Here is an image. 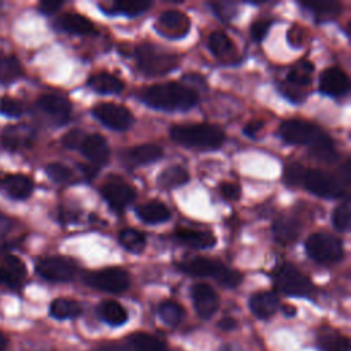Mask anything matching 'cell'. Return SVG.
<instances>
[{
    "label": "cell",
    "instance_id": "6da1fadb",
    "mask_svg": "<svg viewBox=\"0 0 351 351\" xmlns=\"http://www.w3.org/2000/svg\"><path fill=\"white\" fill-rule=\"evenodd\" d=\"M140 100L155 110L186 111L197 103V95L186 85L163 82L145 88L140 95Z\"/></svg>",
    "mask_w": 351,
    "mask_h": 351
},
{
    "label": "cell",
    "instance_id": "7a4b0ae2",
    "mask_svg": "<svg viewBox=\"0 0 351 351\" xmlns=\"http://www.w3.org/2000/svg\"><path fill=\"white\" fill-rule=\"evenodd\" d=\"M170 136L177 144L203 149L219 148L225 141L223 132L208 123L174 125L170 128Z\"/></svg>",
    "mask_w": 351,
    "mask_h": 351
},
{
    "label": "cell",
    "instance_id": "3957f363",
    "mask_svg": "<svg viewBox=\"0 0 351 351\" xmlns=\"http://www.w3.org/2000/svg\"><path fill=\"white\" fill-rule=\"evenodd\" d=\"M178 267L180 270H182L189 276L211 277L226 288H236L243 280V276L240 271L226 267L219 261L204 258V256H196V258L184 261L178 263Z\"/></svg>",
    "mask_w": 351,
    "mask_h": 351
},
{
    "label": "cell",
    "instance_id": "277c9868",
    "mask_svg": "<svg viewBox=\"0 0 351 351\" xmlns=\"http://www.w3.org/2000/svg\"><path fill=\"white\" fill-rule=\"evenodd\" d=\"M134 56L137 66L145 75L158 77L167 74L178 67V56L152 44H140Z\"/></svg>",
    "mask_w": 351,
    "mask_h": 351
},
{
    "label": "cell",
    "instance_id": "5b68a950",
    "mask_svg": "<svg viewBox=\"0 0 351 351\" xmlns=\"http://www.w3.org/2000/svg\"><path fill=\"white\" fill-rule=\"evenodd\" d=\"M273 282L277 291L288 296L313 298L315 293V287L311 280L291 263H284L276 270Z\"/></svg>",
    "mask_w": 351,
    "mask_h": 351
},
{
    "label": "cell",
    "instance_id": "8992f818",
    "mask_svg": "<svg viewBox=\"0 0 351 351\" xmlns=\"http://www.w3.org/2000/svg\"><path fill=\"white\" fill-rule=\"evenodd\" d=\"M304 247L307 255L313 261L324 265L336 263L344 256L341 240L333 234L324 232L310 234L304 243Z\"/></svg>",
    "mask_w": 351,
    "mask_h": 351
},
{
    "label": "cell",
    "instance_id": "52a82bcc",
    "mask_svg": "<svg viewBox=\"0 0 351 351\" xmlns=\"http://www.w3.org/2000/svg\"><path fill=\"white\" fill-rule=\"evenodd\" d=\"M82 281L90 288L110 293H121L126 291L130 284L128 271L121 267H106L88 271L82 276Z\"/></svg>",
    "mask_w": 351,
    "mask_h": 351
},
{
    "label": "cell",
    "instance_id": "ba28073f",
    "mask_svg": "<svg viewBox=\"0 0 351 351\" xmlns=\"http://www.w3.org/2000/svg\"><path fill=\"white\" fill-rule=\"evenodd\" d=\"M303 184L308 192L324 199H336L346 193V185L341 180L318 169H307Z\"/></svg>",
    "mask_w": 351,
    "mask_h": 351
},
{
    "label": "cell",
    "instance_id": "9c48e42d",
    "mask_svg": "<svg viewBox=\"0 0 351 351\" xmlns=\"http://www.w3.org/2000/svg\"><path fill=\"white\" fill-rule=\"evenodd\" d=\"M36 271L52 282H66L74 278L77 265L66 256H47L36 263Z\"/></svg>",
    "mask_w": 351,
    "mask_h": 351
},
{
    "label": "cell",
    "instance_id": "30bf717a",
    "mask_svg": "<svg viewBox=\"0 0 351 351\" xmlns=\"http://www.w3.org/2000/svg\"><path fill=\"white\" fill-rule=\"evenodd\" d=\"M278 133L285 143L310 147L324 132L314 123L300 119H289L280 125Z\"/></svg>",
    "mask_w": 351,
    "mask_h": 351
},
{
    "label": "cell",
    "instance_id": "8fae6325",
    "mask_svg": "<svg viewBox=\"0 0 351 351\" xmlns=\"http://www.w3.org/2000/svg\"><path fill=\"white\" fill-rule=\"evenodd\" d=\"M92 112L95 118L104 126L117 132H125L133 125V115L125 106L115 103H100L93 107Z\"/></svg>",
    "mask_w": 351,
    "mask_h": 351
},
{
    "label": "cell",
    "instance_id": "7c38bea8",
    "mask_svg": "<svg viewBox=\"0 0 351 351\" xmlns=\"http://www.w3.org/2000/svg\"><path fill=\"white\" fill-rule=\"evenodd\" d=\"M100 193L114 210H123L136 197L134 188L118 176H110L101 185Z\"/></svg>",
    "mask_w": 351,
    "mask_h": 351
},
{
    "label": "cell",
    "instance_id": "4fadbf2b",
    "mask_svg": "<svg viewBox=\"0 0 351 351\" xmlns=\"http://www.w3.org/2000/svg\"><path fill=\"white\" fill-rule=\"evenodd\" d=\"M26 280V266L21 258L10 252L0 254V282L12 291H19Z\"/></svg>",
    "mask_w": 351,
    "mask_h": 351
},
{
    "label": "cell",
    "instance_id": "5bb4252c",
    "mask_svg": "<svg viewBox=\"0 0 351 351\" xmlns=\"http://www.w3.org/2000/svg\"><path fill=\"white\" fill-rule=\"evenodd\" d=\"M191 293L195 311L202 319H208L217 313L219 302L215 291L210 285L203 282L195 284Z\"/></svg>",
    "mask_w": 351,
    "mask_h": 351
},
{
    "label": "cell",
    "instance_id": "9a60e30c",
    "mask_svg": "<svg viewBox=\"0 0 351 351\" xmlns=\"http://www.w3.org/2000/svg\"><path fill=\"white\" fill-rule=\"evenodd\" d=\"M191 27L189 18L177 10H169L163 12L159 19L156 29L160 32L162 36H167L170 38H180L188 34Z\"/></svg>",
    "mask_w": 351,
    "mask_h": 351
},
{
    "label": "cell",
    "instance_id": "2e32d148",
    "mask_svg": "<svg viewBox=\"0 0 351 351\" xmlns=\"http://www.w3.org/2000/svg\"><path fill=\"white\" fill-rule=\"evenodd\" d=\"M318 89L324 95L332 97H341L348 92L350 81L347 74L341 69L329 67L321 73Z\"/></svg>",
    "mask_w": 351,
    "mask_h": 351
},
{
    "label": "cell",
    "instance_id": "e0dca14e",
    "mask_svg": "<svg viewBox=\"0 0 351 351\" xmlns=\"http://www.w3.org/2000/svg\"><path fill=\"white\" fill-rule=\"evenodd\" d=\"M162 155H163V151L159 145L141 144V145L126 148L125 151H122L121 158L126 166L137 167V166H144L151 162H155L160 159Z\"/></svg>",
    "mask_w": 351,
    "mask_h": 351
},
{
    "label": "cell",
    "instance_id": "ac0fdd59",
    "mask_svg": "<svg viewBox=\"0 0 351 351\" xmlns=\"http://www.w3.org/2000/svg\"><path fill=\"white\" fill-rule=\"evenodd\" d=\"M37 107L49 115L52 119H55L58 123L67 122L70 112H71V104L70 101L59 95H43L37 100Z\"/></svg>",
    "mask_w": 351,
    "mask_h": 351
},
{
    "label": "cell",
    "instance_id": "d6986e66",
    "mask_svg": "<svg viewBox=\"0 0 351 351\" xmlns=\"http://www.w3.org/2000/svg\"><path fill=\"white\" fill-rule=\"evenodd\" d=\"M251 313L259 319H267L276 314L280 306V299L273 291H262L251 295L248 302Z\"/></svg>",
    "mask_w": 351,
    "mask_h": 351
},
{
    "label": "cell",
    "instance_id": "ffe728a7",
    "mask_svg": "<svg viewBox=\"0 0 351 351\" xmlns=\"http://www.w3.org/2000/svg\"><path fill=\"white\" fill-rule=\"evenodd\" d=\"M81 151L96 167L106 165L110 158V148H108L106 138L96 133L86 134V137L81 145Z\"/></svg>",
    "mask_w": 351,
    "mask_h": 351
},
{
    "label": "cell",
    "instance_id": "44dd1931",
    "mask_svg": "<svg viewBox=\"0 0 351 351\" xmlns=\"http://www.w3.org/2000/svg\"><path fill=\"white\" fill-rule=\"evenodd\" d=\"M174 236L181 244L195 250H206L213 247L217 243L215 236L208 230H195L188 228H180L174 232Z\"/></svg>",
    "mask_w": 351,
    "mask_h": 351
},
{
    "label": "cell",
    "instance_id": "7402d4cb",
    "mask_svg": "<svg viewBox=\"0 0 351 351\" xmlns=\"http://www.w3.org/2000/svg\"><path fill=\"white\" fill-rule=\"evenodd\" d=\"M123 351H170L165 341L145 332L129 335L123 344Z\"/></svg>",
    "mask_w": 351,
    "mask_h": 351
},
{
    "label": "cell",
    "instance_id": "603a6c76",
    "mask_svg": "<svg viewBox=\"0 0 351 351\" xmlns=\"http://www.w3.org/2000/svg\"><path fill=\"white\" fill-rule=\"evenodd\" d=\"M300 222L292 215H281L273 223V236L281 244L293 243L300 234Z\"/></svg>",
    "mask_w": 351,
    "mask_h": 351
},
{
    "label": "cell",
    "instance_id": "cb8c5ba5",
    "mask_svg": "<svg viewBox=\"0 0 351 351\" xmlns=\"http://www.w3.org/2000/svg\"><path fill=\"white\" fill-rule=\"evenodd\" d=\"M56 26L67 33H73V34H90L95 32V26L93 23L85 18L84 15L75 14V12H66L63 15H60L56 21Z\"/></svg>",
    "mask_w": 351,
    "mask_h": 351
},
{
    "label": "cell",
    "instance_id": "d4e9b609",
    "mask_svg": "<svg viewBox=\"0 0 351 351\" xmlns=\"http://www.w3.org/2000/svg\"><path fill=\"white\" fill-rule=\"evenodd\" d=\"M88 85L95 92H99L103 95H117V93H121L125 88L123 81H121L118 77L106 71H100L90 75L88 80Z\"/></svg>",
    "mask_w": 351,
    "mask_h": 351
},
{
    "label": "cell",
    "instance_id": "484cf974",
    "mask_svg": "<svg viewBox=\"0 0 351 351\" xmlns=\"http://www.w3.org/2000/svg\"><path fill=\"white\" fill-rule=\"evenodd\" d=\"M138 218L145 223H160L170 218V211L162 202L151 200L136 208Z\"/></svg>",
    "mask_w": 351,
    "mask_h": 351
},
{
    "label": "cell",
    "instance_id": "4316f807",
    "mask_svg": "<svg viewBox=\"0 0 351 351\" xmlns=\"http://www.w3.org/2000/svg\"><path fill=\"white\" fill-rule=\"evenodd\" d=\"M99 317L111 326H121L128 321L126 308L115 300H104L97 306Z\"/></svg>",
    "mask_w": 351,
    "mask_h": 351
},
{
    "label": "cell",
    "instance_id": "83f0119b",
    "mask_svg": "<svg viewBox=\"0 0 351 351\" xmlns=\"http://www.w3.org/2000/svg\"><path fill=\"white\" fill-rule=\"evenodd\" d=\"M4 185L14 199H26L33 192V180L26 174H11L4 180Z\"/></svg>",
    "mask_w": 351,
    "mask_h": 351
},
{
    "label": "cell",
    "instance_id": "f1b7e54d",
    "mask_svg": "<svg viewBox=\"0 0 351 351\" xmlns=\"http://www.w3.org/2000/svg\"><path fill=\"white\" fill-rule=\"evenodd\" d=\"M151 5H152L151 1L133 0V1H114V3H108L107 7L100 4V8L104 12H110V14H122V15H126V16H137V15L144 14Z\"/></svg>",
    "mask_w": 351,
    "mask_h": 351
},
{
    "label": "cell",
    "instance_id": "f546056e",
    "mask_svg": "<svg viewBox=\"0 0 351 351\" xmlns=\"http://www.w3.org/2000/svg\"><path fill=\"white\" fill-rule=\"evenodd\" d=\"M189 181V174L188 171L177 165L169 166L165 170H162L158 176V185L163 189H173V188H178L184 184H186Z\"/></svg>",
    "mask_w": 351,
    "mask_h": 351
},
{
    "label": "cell",
    "instance_id": "4dcf8cb0",
    "mask_svg": "<svg viewBox=\"0 0 351 351\" xmlns=\"http://www.w3.org/2000/svg\"><path fill=\"white\" fill-rule=\"evenodd\" d=\"M82 307L77 300L67 298H58L49 306V314L56 319H73L80 317Z\"/></svg>",
    "mask_w": 351,
    "mask_h": 351
},
{
    "label": "cell",
    "instance_id": "1f68e13d",
    "mask_svg": "<svg viewBox=\"0 0 351 351\" xmlns=\"http://www.w3.org/2000/svg\"><path fill=\"white\" fill-rule=\"evenodd\" d=\"M313 73H314V64L307 59H302V60H298L289 69L287 74V80L289 84L295 86H306L311 82Z\"/></svg>",
    "mask_w": 351,
    "mask_h": 351
},
{
    "label": "cell",
    "instance_id": "d6a6232c",
    "mask_svg": "<svg viewBox=\"0 0 351 351\" xmlns=\"http://www.w3.org/2000/svg\"><path fill=\"white\" fill-rule=\"evenodd\" d=\"M208 48L215 58H229L234 52L232 40L223 32H214L208 37Z\"/></svg>",
    "mask_w": 351,
    "mask_h": 351
},
{
    "label": "cell",
    "instance_id": "836d02e7",
    "mask_svg": "<svg viewBox=\"0 0 351 351\" xmlns=\"http://www.w3.org/2000/svg\"><path fill=\"white\" fill-rule=\"evenodd\" d=\"M119 244L132 254H140L145 248V236L137 229L126 228L119 232Z\"/></svg>",
    "mask_w": 351,
    "mask_h": 351
},
{
    "label": "cell",
    "instance_id": "e575fe53",
    "mask_svg": "<svg viewBox=\"0 0 351 351\" xmlns=\"http://www.w3.org/2000/svg\"><path fill=\"white\" fill-rule=\"evenodd\" d=\"M310 152L314 158L324 160V162H332L337 158V152L335 148V144L329 136L322 133L311 145Z\"/></svg>",
    "mask_w": 351,
    "mask_h": 351
},
{
    "label": "cell",
    "instance_id": "d590c367",
    "mask_svg": "<svg viewBox=\"0 0 351 351\" xmlns=\"http://www.w3.org/2000/svg\"><path fill=\"white\" fill-rule=\"evenodd\" d=\"M158 314L163 324L169 326H177L182 321L185 311L180 303L174 300H165L159 304Z\"/></svg>",
    "mask_w": 351,
    "mask_h": 351
},
{
    "label": "cell",
    "instance_id": "8d00e7d4",
    "mask_svg": "<svg viewBox=\"0 0 351 351\" xmlns=\"http://www.w3.org/2000/svg\"><path fill=\"white\" fill-rule=\"evenodd\" d=\"M317 344L321 351H350L351 344L348 337L339 333H322L317 337Z\"/></svg>",
    "mask_w": 351,
    "mask_h": 351
},
{
    "label": "cell",
    "instance_id": "74e56055",
    "mask_svg": "<svg viewBox=\"0 0 351 351\" xmlns=\"http://www.w3.org/2000/svg\"><path fill=\"white\" fill-rule=\"evenodd\" d=\"M30 134H32V132L29 129H23L21 126L8 128L3 133V144L10 149H16L19 147H25L32 141Z\"/></svg>",
    "mask_w": 351,
    "mask_h": 351
},
{
    "label": "cell",
    "instance_id": "f35d334b",
    "mask_svg": "<svg viewBox=\"0 0 351 351\" xmlns=\"http://www.w3.org/2000/svg\"><path fill=\"white\" fill-rule=\"evenodd\" d=\"M22 67L15 56L0 58V84H10L19 78Z\"/></svg>",
    "mask_w": 351,
    "mask_h": 351
},
{
    "label": "cell",
    "instance_id": "ab89813d",
    "mask_svg": "<svg viewBox=\"0 0 351 351\" xmlns=\"http://www.w3.org/2000/svg\"><path fill=\"white\" fill-rule=\"evenodd\" d=\"M300 5L321 18H332L340 12V4L337 1H313L300 3Z\"/></svg>",
    "mask_w": 351,
    "mask_h": 351
},
{
    "label": "cell",
    "instance_id": "60d3db41",
    "mask_svg": "<svg viewBox=\"0 0 351 351\" xmlns=\"http://www.w3.org/2000/svg\"><path fill=\"white\" fill-rule=\"evenodd\" d=\"M333 226L339 232H347L350 228V202L346 199L341 204H339L332 215Z\"/></svg>",
    "mask_w": 351,
    "mask_h": 351
},
{
    "label": "cell",
    "instance_id": "b9f144b4",
    "mask_svg": "<svg viewBox=\"0 0 351 351\" xmlns=\"http://www.w3.org/2000/svg\"><path fill=\"white\" fill-rule=\"evenodd\" d=\"M45 171L51 180L55 182H67L73 177V171L63 163H49L45 167Z\"/></svg>",
    "mask_w": 351,
    "mask_h": 351
},
{
    "label": "cell",
    "instance_id": "7bdbcfd3",
    "mask_svg": "<svg viewBox=\"0 0 351 351\" xmlns=\"http://www.w3.org/2000/svg\"><path fill=\"white\" fill-rule=\"evenodd\" d=\"M306 171H307V169L303 167L300 163L289 165L284 171V182H287L288 185H292V186L303 184Z\"/></svg>",
    "mask_w": 351,
    "mask_h": 351
},
{
    "label": "cell",
    "instance_id": "ee69618b",
    "mask_svg": "<svg viewBox=\"0 0 351 351\" xmlns=\"http://www.w3.org/2000/svg\"><path fill=\"white\" fill-rule=\"evenodd\" d=\"M0 112L7 117L16 118L23 114V104L16 99L5 96L0 99Z\"/></svg>",
    "mask_w": 351,
    "mask_h": 351
},
{
    "label": "cell",
    "instance_id": "f6af8a7d",
    "mask_svg": "<svg viewBox=\"0 0 351 351\" xmlns=\"http://www.w3.org/2000/svg\"><path fill=\"white\" fill-rule=\"evenodd\" d=\"M270 26H271V19H269V18H261V19L254 21L251 25V29H250L252 40L256 43H261L266 37Z\"/></svg>",
    "mask_w": 351,
    "mask_h": 351
},
{
    "label": "cell",
    "instance_id": "bcb514c9",
    "mask_svg": "<svg viewBox=\"0 0 351 351\" xmlns=\"http://www.w3.org/2000/svg\"><path fill=\"white\" fill-rule=\"evenodd\" d=\"M86 134L84 133V130L81 129H73L70 132H67L63 138H62V144L69 148V149H77L81 148L84 140H85Z\"/></svg>",
    "mask_w": 351,
    "mask_h": 351
},
{
    "label": "cell",
    "instance_id": "7dc6e473",
    "mask_svg": "<svg viewBox=\"0 0 351 351\" xmlns=\"http://www.w3.org/2000/svg\"><path fill=\"white\" fill-rule=\"evenodd\" d=\"M210 7L215 12V15L223 21H229L236 15V7L233 3L217 1V3H210Z\"/></svg>",
    "mask_w": 351,
    "mask_h": 351
},
{
    "label": "cell",
    "instance_id": "c3c4849f",
    "mask_svg": "<svg viewBox=\"0 0 351 351\" xmlns=\"http://www.w3.org/2000/svg\"><path fill=\"white\" fill-rule=\"evenodd\" d=\"M219 189L222 196L228 200H237L241 195V188L234 182H222Z\"/></svg>",
    "mask_w": 351,
    "mask_h": 351
},
{
    "label": "cell",
    "instance_id": "681fc988",
    "mask_svg": "<svg viewBox=\"0 0 351 351\" xmlns=\"http://www.w3.org/2000/svg\"><path fill=\"white\" fill-rule=\"evenodd\" d=\"M303 38H304V30L300 26L295 25V26H292L289 29V32H288V41L291 43V45L300 47L302 43H303Z\"/></svg>",
    "mask_w": 351,
    "mask_h": 351
},
{
    "label": "cell",
    "instance_id": "f907efd6",
    "mask_svg": "<svg viewBox=\"0 0 351 351\" xmlns=\"http://www.w3.org/2000/svg\"><path fill=\"white\" fill-rule=\"evenodd\" d=\"M263 121H261V119H251V121H248L245 125H244V128H243V132H244V134H247V136H250V137H255L256 134H258V132L263 128Z\"/></svg>",
    "mask_w": 351,
    "mask_h": 351
},
{
    "label": "cell",
    "instance_id": "816d5d0a",
    "mask_svg": "<svg viewBox=\"0 0 351 351\" xmlns=\"http://www.w3.org/2000/svg\"><path fill=\"white\" fill-rule=\"evenodd\" d=\"M62 5H63V1H41L38 4V10H40V12L49 15V14L56 12Z\"/></svg>",
    "mask_w": 351,
    "mask_h": 351
},
{
    "label": "cell",
    "instance_id": "f5cc1de1",
    "mask_svg": "<svg viewBox=\"0 0 351 351\" xmlns=\"http://www.w3.org/2000/svg\"><path fill=\"white\" fill-rule=\"evenodd\" d=\"M218 328H221L222 330H233L237 328V321L232 317H225L218 322Z\"/></svg>",
    "mask_w": 351,
    "mask_h": 351
},
{
    "label": "cell",
    "instance_id": "db71d44e",
    "mask_svg": "<svg viewBox=\"0 0 351 351\" xmlns=\"http://www.w3.org/2000/svg\"><path fill=\"white\" fill-rule=\"evenodd\" d=\"M90 351H123V348L115 343H104L95 346Z\"/></svg>",
    "mask_w": 351,
    "mask_h": 351
},
{
    "label": "cell",
    "instance_id": "11a10c76",
    "mask_svg": "<svg viewBox=\"0 0 351 351\" xmlns=\"http://www.w3.org/2000/svg\"><path fill=\"white\" fill-rule=\"evenodd\" d=\"M8 228H10V221H8V218L4 217V215L0 213V237L7 233Z\"/></svg>",
    "mask_w": 351,
    "mask_h": 351
},
{
    "label": "cell",
    "instance_id": "9f6ffc18",
    "mask_svg": "<svg viewBox=\"0 0 351 351\" xmlns=\"http://www.w3.org/2000/svg\"><path fill=\"white\" fill-rule=\"evenodd\" d=\"M282 311H284V314H285L287 317H292V315L296 314V308H295L293 306H291V304L282 306Z\"/></svg>",
    "mask_w": 351,
    "mask_h": 351
},
{
    "label": "cell",
    "instance_id": "6f0895ef",
    "mask_svg": "<svg viewBox=\"0 0 351 351\" xmlns=\"http://www.w3.org/2000/svg\"><path fill=\"white\" fill-rule=\"evenodd\" d=\"M5 344H7V339L4 337V335L0 332V351H3L5 348Z\"/></svg>",
    "mask_w": 351,
    "mask_h": 351
}]
</instances>
